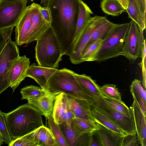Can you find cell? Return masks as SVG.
<instances>
[{"mask_svg":"<svg viewBox=\"0 0 146 146\" xmlns=\"http://www.w3.org/2000/svg\"><path fill=\"white\" fill-rule=\"evenodd\" d=\"M80 0H50V26L61 45L63 55L69 56L72 49Z\"/></svg>","mask_w":146,"mask_h":146,"instance_id":"1","label":"cell"},{"mask_svg":"<svg viewBox=\"0 0 146 146\" xmlns=\"http://www.w3.org/2000/svg\"><path fill=\"white\" fill-rule=\"evenodd\" d=\"M40 111L28 103L8 113H4L5 122L13 140L23 136L43 125Z\"/></svg>","mask_w":146,"mask_h":146,"instance_id":"2","label":"cell"},{"mask_svg":"<svg viewBox=\"0 0 146 146\" xmlns=\"http://www.w3.org/2000/svg\"><path fill=\"white\" fill-rule=\"evenodd\" d=\"M35 58L39 66L57 68L64 55L60 44L50 26L36 40Z\"/></svg>","mask_w":146,"mask_h":146,"instance_id":"3","label":"cell"},{"mask_svg":"<svg viewBox=\"0 0 146 146\" xmlns=\"http://www.w3.org/2000/svg\"><path fill=\"white\" fill-rule=\"evenodd\" d=\"M13 29L0 30V94L9 87L10 70L20 56L16 42L11 39Z\"/></svg>","mask_w":146,"mask_h":146,"instance_id":"4","label":"cell"},{"mask_svg":"<svg viewBox=\"0 0 146 146\" xmlns=\"http://www.w3.org/2000/svg\"><path fill=\"white\" fill-rule=\"evenodd\" d=\"M74 73L65 68L58 69L49 79L47 90L52 93L63 92L75 98L85 100L91 104L93 100L87 95L79 84Z\"/></svg>","mask_w":146,"mask_h":146,"instance_id":"5","label":"cell"},{"mask_svg":"<svg viewBox=\"0 0 146 146\" xmlns=\"http://www.w3.org/2000/svg\"><path fill=\"white\" fill-rule=\"evenodd\" d=\"M130 23L117 24L102 40L97 51L89 61L103 62L120 56Z\"/></svg>","mask_w":146,"mask_h":146,"instance_id":"6","label":"cell"},{"mask_svg":"<svg viewBox=\"0 0 146 146\" xmlns=\"http://www.w3.org/2000/svg\"><path fill=\"white\" fill-rule=\"evenodd\" d=\"M126 35L120 56L128 59L131 64L134 63L142 54L143 45L145 39L137 23L131 20Z\"/></svg>","mask_w":146,"mask_h":146,"instance_id":"7","label":"cell"},{"mask_svg":"<svg viewBox=\"0 0 146 146\" xmlns=\"http://www.w3.org/2000/svg\"><path fill=\"white\" fill-rule=\"evenodd\" d=\"M27 2V0H0V30L15 26Z\"/></svg>","mask_w":146,"mask_h":146,"instance_id":"8","label":"cell"},{"mask_svg":"<svg viewBox=\"0 0 146 146\" xmlns=\"http://www.w3.org/2000/svg\"><path fill=\"white\" fill-rule=\"evenodd\" d=\"M91 105L109 117L127 135H134L136 133L133 115L129 118L114 110L102 97L94 100Z\"/></svg>","mask_w":146,"mask_h":146,"instance_id":"9","label":"cell"},{"mask_svg":"<svg viewBox=\"0 0 146 146\" xmlns=\"http://www.w3.org/2000/svg\"><path fill=\"white\" fill-rule=\"evenodd\" d=\"M103 17H92L78 38L73 45L69 55L71 62L77 64L82 63L81 55L89 41L96 27Z\"/></svg>","mask_w":146,"mask_h":146,"instance_id":"10","label":"cell"},{"mask_svg":"<svg viewBox=\"0 0 146 146\" xmlns=\"http://www.w3.org/2000/svg\"><path fill=\"white\" fill-rule=\"evenodd\" d=\"M30 60L25 55L20 56L13 63L9 72V87L14 92L21 82L27 77Z\"/></svg>","mask_w":146,"mask_h":146,"instance_id":"11","label":"cell"},{"mask_svg":"<svg viewBox=\"0 0 146 146\" xmlns=\"http://www.w3.org/2000/svg\"><path fill=\"white\" fill-rule=\"evenodd\" d=\"M38 4L33 3L28 6L15 26V42L18 46L26 44L27 33Z\"/></svg>","mask_w":146,"mask_h":146,"instance_id":"12","label":"cell"},{"mask_svg":"<svg viewBox=\"0 0 146 146\" xmlns=\"http://www.w3.org/2000/svg\"><path fill=\"white\" fill-rule=\"evenodd\" d=\"M52 117L58 125L67 121H71L74 117L70 110L67 101V94L61 92L56 96L54 106Z\"/></svg>","mask_w":146,"mask_h":146,"instance_id":"13","label":"cell"},{"mask_svg":"<svg viewBox=\"0 0 146 146\" xmlns=\"http://www.w3.org/2000/svg\"><path fill=\"white\" fill-rule=\"evenodd\" d=\"M60 93H52L46 90L42 95L36 98L27 100V103L36 108L45 118L49 116H52L56 98Z\"/></svg>","mask_w":146,"mask_h":146,"instance_id":"14","label":"cell"},{"mask_svg":"<svg viewBox=\"0 0 146 146\" xmlns=\"http://www.w3.org/2000/svg\"><path fill=\"white\" fill-rule=\"evenodd\" d=\"M39 5L38 4L36 9L27 33V44L36 41L50 26L44 20L40 12L38 9Z\"/></svg>","mask_w":146,"mask_h":146,"instance_id":"15","label":"cell"},{"mask_svg":"<svg viewBox=\"0 0 146 146\" xmlns=\"http://www.w3.org/2000/svg\"><path fill=\"white\" fill-rule=\"evenodd\" d=\"M58 69L39 66L35 63L30 65L27 73V77L34 80L43 90H46L47 82L51 77Z\"/></svg>","mask_w":146,"mask_h":146,"instance_id":"16","label":"cell"},{"mask_svg":"<svg viewBox=\"0 0 146 146\" xmlns=\"http://www.w3.org/2000/svg\"><path fill=\"white\" fill-rule=\"evenodd\" d=\"M67 96L69 109L74 117L94 121L91 114L90 104L87 101Z\"/></svg>","mask_w":146,"mask_h":146,"instance_id":"17","label":"cell"},{"mask_svg":"<svg viewBox=\"0 0 146 146\" xmlns=\"http://www.w3.org/2000/svg\"><path fill=\"white\" fill-rule=\"evenodd\" d=\"M26 135L34 141L36 146H58L51 130L44 125Z\"/></svg>","mask_w":146,"mask_h":146,"instance_id":"18","label":"cell"},{"mask_svg":"<svg viewBox=\"0 0 146 146\" xmlns=\"http://www.w3.org/2000/svg\"><path fill=\"white\" fill-rule=\"evenodd\" d=\"M130 108L133 111L136 132L140 145L141 146H146V115L134 100Z\"/></svg>","mask_w":146,"mask_h":146,"instance_id":"19","label":"cell"},{"mask_svg":"<svg viewBox=\"0 0 146 146\" xmlns=\"http://www.w3.org/2000/svg\"><path fill=\"white\" fill-rule=\"evenodd\" d=\"M93 14L92 10L87 4L82 0H80L76 29L72 44V49L73 45L78 38L92 17L91 15Z\"/></svg>","mask_w":146,"mask_h":146,"instance_id":"20","label":"cell"},{"mask_svg":"<svg viewBox=\"0 0 146 146\" xmlns=\"http://www.w3.org/2000/svg\"><path fill=\"white\" fill-rule=\"evenodd\" d=\"M74 74L79 84L92 100L103 97L100 90V86L91 77L84 74H79L75 72Z\"/></svg>","mask_w":146,"mask_h":146,"instance_id":"21","label":"cell"},{"mask_svg":"<svg viewBox=\"0 0 146 146\" xmlns=\"http://www.w3.org/2000/svg\"><path fill=\"white\" fill-rule=\"evenodd\" d=\"M90 107L91 115L95 122L123 136L127 135L107 116L92 105L90 104Z\"/></svg>","mask_w":146,"mask_h":146,"instance_id":"22","label":"cell"},{"mask_svg":"<svg viewBox=\"0 0 146 146\" xmlns=\"http://www.w3.org/2000/svg\"><path fill=\"white\" fill-rule=\"evenodd\" d=\"M126 12L128 17L134 21L143 33L146 27V17L142 14L137 0H127Z\"/></svg>","mask_w":146,"mask_h":146,"instance_id":"23","label":"cell"},{"mask_svg":"<svg viewBox=\"0 0 146 146\" xmlns=\"http://www.w3.org/2000/svg\"><path fill=\"white\" fill-rule=\"evenodd\" d=\"M71 123L77 138L83 134L91 133L99 129L98 123L94 121L78 118H74Z\"/></svg>","mask_w":146,"mask_h":146,"instance_id":"24","label":"cell"},{"mask_svg":"<svg viewBox=\"0 0 146 146\" xmlns=\"http://www.w3.org/2000/svg\"><path fill=\"white\" fill-rule=\"evenodd\" d=\"M116 25L103 17L96 27L87 45L98 39L103 40Z\"/></svg>","mask_w":146,"mask_h":146,"instance_id":"25","label":"cell"},{"mask_svg":"<svg viewBox=\"0 0 146 146\" xmlns=\"http://www.w3.org/2000/svg\"><path fill=\"white\" fill-rule=\"evenodd\" d=\"M98 124L99 129L97 131L102 146H120L123 136Z\"/></svg>","mask_w":146,"mask_h":146,"instance_id":"26","label":"cell"},{"mask_svg":"<svg viewBox=\"0 0 146 146\" xmlns=\"http://www.w3.org/2000/svg\"><path fill=\"white\" fill-rule=\"evenodd\" d=\"M130 91L134 100L141 109L146 106V92L141 85V81L137 79L133 80L130 86Z\"/></svg>","mask_w":146,"mask_h":146,"instance_id":"27","label":"cell"},{"mask_svg":"<svg viewBox=\"0 0 146 146\" xmlns=\"http://www.w3.org/2000/svg\"><path fill=\"white\" fill-rule=\"evenodd\" d=\"M100 7L104 13L114 16H118L125 11L117 0H102Z\"/></svg>","mask_w":146,"mask_h":146,"instance_id":"28","label":"cell"},{"mask_svg":"<svg viewBox=\"0 0 146 146\" xmlns=\"http://www.w3.org/2000/svg\"><path fill=\"white\" fill-rule=\"evenodd\" d=\"M48 127L51 130L58 146H69L67 140L59 126L54 121L52 116L46 118Z\"/></svg>","mask_w":146,"mask_h":146,"instance_id":"29","label":"cell"},{"mask_svg":"<svg viewBox=\"0 0 146 146\" xmlns=\"http://www.w3.org/2000/svg\"><path fill=\"white\" fill-rule=\"evenodd\" d=\"M102 98L106 103L114 110L129 118L133 116L132 110L130 108H129L124 102H121L104 96Z\"/></svg>","mask_w":146,"mask_h":146,"instance_id":"30","label":"cell"},{"mask_svg":"<svg viewBox=\"0 0 146 146\" xmlns=\"http://www.w3.org/2000/svg\"><path fill=\"white\" fill-rule=\"evenodd\" d=\"M46 90L33 85L25 86L20 90V93L22 96L21 100H27L38 98L43 95Z\"/></svg>","mask_w":146,"mask_h":146,"instance_id":"31","label":"cell"},{"mask_svg":"<svg viewBox=\"0 0 146 146\" xmlns=\"http://www.w3.org/2000/svg\"><path fill=\"white\" fill-rule=\"evenodd\" d=\"M71 121L58 125L66 138L69 146H77V138L72 125Z\"/></svg>","mask_w":146,"mask_h":146,"instance_id":"32","label":"cell"},{"mask_svg":"<svg viewBox=\"0 0 146 146\" xmlns=\"http://www.w3.org/2000/svg\"><path fill=\"white\" fill-rule=\"evenodd\" d=\"M100 91L103 96L108 98L121 102H123L121 100L120 93L113 84H106L100 87Z\"/></svg>","mask_w":146,"mask_h":146,"instance_id":"33","label":"cell"},{"mask_svg":"<svg viewBox=\"0 0 146 146\" xmlns=\"http://www.w3.org/2000/svg\"><path fill=\"white\" fill-rule=\"evenodd\" d=\"M102 41V40L98 39L86 46L81 55V59L82 62L89 61L91 57L99 48Z\"/></svg>","mask_w":146,"mask_h":146,"instance_id":"34","label":"cell"},{"mask_svg":"<svg viewBox=\"0 0 146 146\" xmlns=\"http://www.w3.org/2000/svg\"><path fill=\"white\" fill-rule=\"evenodd\" d=\"M0 133L3 141L10 146L13 140L11 139L7 128L5 119L4 113L0 110Z\"/></svg>","mask_w":146,"mask_h":146,"instance_id":"35","label":"cell"},{"mask_svg":"<svg viewBox=\"0 0 146 146\" xmlns=\"http://www.w3.org/2000/svg\"><path fill=\"white\" fill-rule=\"evenodd\" d=\"M139 145L141 146L137 133L135 135H126L122 137L120 146Z\"/></svg>","mask_w":146,"mask_h":146,"instance_id":"36","label":"cell"},{"mask_svg":"<svg viewBox=\"0 0 146 146\" xmlns=\"http://www.w3.org/2000/svg\"><path fill=\"white\" fill-rule=\"evenodd\" d=\"M146 46L145 39L144 41L143 45L142 54L141 58V61L139 63L142 70V84L144 88L146 89Z\"/></svg>","mask_w":146,"mask_h":146,"instance_id":"37","label":"cell"},{"mask_svg":"<svg viewBox=\"0 0 146 146\" xmlns=\"http://www.w3.org/2000/svg\"><path fill=\"white\" fill-rule=\"evenodd\" d=\"M36 146V145L33 141L25 135L13 140L10 146Z\"/></svg>","mask_w":146,"mask_h":146,"instance_id":"38","label":"cell"},{"mask_svg":"<svg viewBox=\"0 0 146 146\" xmlns=\"http://www.w3.org/2000/svg\"><path fill=\"white\" fill-rule=\"evenodd\" d=\"M89 146H102L97 130L90 133Z\"/></svg>","mask_w":146,"mask_h":146,"instance_id":"39","label":"cell"},{"mask_svg":"<svg viewBox=\"0 0 146 146\" xmlns=\"http://www.w3.org/2000/svg\"><path fill=\"white\" fill-rule=\"evenodd\" d=\"M38 9L44 20L50 25L51 22V16L50 11L49 7H43L39 5Z\"/></svg>","mask_w":146,"mask_h":146,"instance_id":"40","label":"cell"},{"mask_svg":"<svg viewBox=\"0 0 146 146\" xmlns=\"http://www.w3.org/2000/svg\"><path fill=\"white\" fill-rule=\"evenodd\" d=\"M123 7L125 11L127 10L128 6L127 0H117Z\"/></svg>","mask_w":146,"mask_h":146,"instance_id":"41","label":"cell"},{"mask_svg":"<svg viewBox=\"0 0 146 146\" xmlns=\"http://www.w3.org/2000/svg\"><path fill=\"white\" fill-rule=\"evenodd\" d=\"M50 0H41L40 4L43 7H48Z\"/></svg>","mask_w":146,"mask_h":146,"instance_id":"42","label":"cell"},{"mask_svg":"<svg viewBox=\"0 0 146 146\" xmlns=\"http://www.w3.org/2000/svg\"><path fill=\"white\" fill-rule=\"evenodd\" d=\"M3 142L1 135L0 133V146L2 145L3 144Z\"/></svg>","mask_w":146,"mask_h":146,"instance_id":"43","label":"cell"},{"mask_svg":"<svg viewBox=\"0 0 146 146\" xmlns=\"http://www.w3.org/2000/svg\"><path fill=\"white\" fill-rule=\"evenodd\" d=\"M31 1H33L34 0H30Z\"/></svg>","mask_w":146,"mask_h":146,"instance_id":"44","label":"cell"}]
</instances>
